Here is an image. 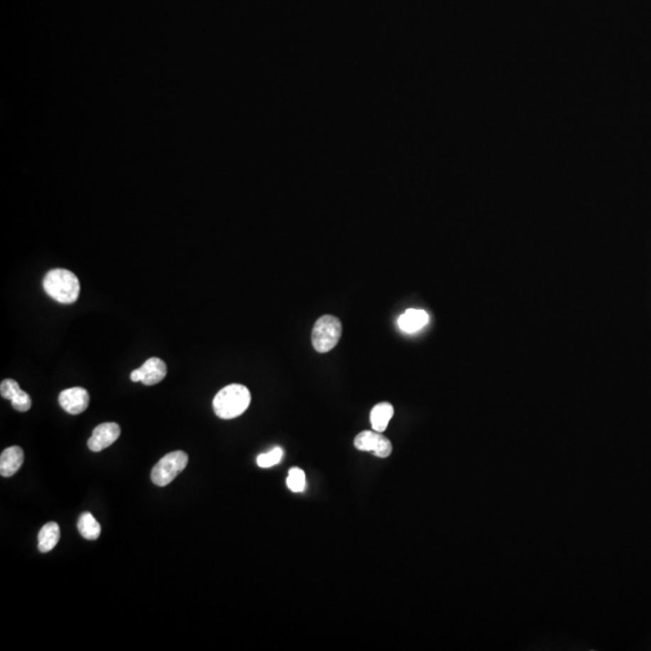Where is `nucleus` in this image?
Segmentation results:
<instances>
[{
    "label": "nucleus",
    "instance_id": "17",
    "mask_svg": "<svg viewBox=\"0 0 651 651\" xmlns=\"http://www.w3.org/2000/svg\"><path fill=\"white\" fill-rule=\"evenodd\" d=\"M21 391L20 385L12 379H5L0 385V393L5 400H12V398Z\"/></svg>",
    "mask_w": 651,
    "mask_h": 651
},
{
    "label": "nucleus",
    "instance_id": "6",
    "mask_svg": "<svg viewBox=\"0 0 651 651\" xmlns=\"http://www.w3.org/2000/svg\"><path fill=\"white\" fill-rule=\"evenodd\" d=\"M120 436L121 427L115 422L98 425L88 439V449L93 452H102L115 443Z\"/></svg>",
    "mask_w": 651,
    "mask_h": 651
},
{
    "label": "nucleus",
    "instance_id": "15",
    "mask_svg": "<svg viewBox=\"0 0 651 651\" xmlns=\"http://www.w3.org/2000/svg\"><path fill=\"white\" fill-rule=\"evenodd\" d=\"M284 457V450L276 447V448L273 449L269 452H266V454H261L258 457H257V464L258 467L261 468H270L273 466H276V464H280V461Z\"/></svg>",
    "mask_w": 651,
    "mask_h": 651
},
{
    "label": "nucleus",
    "instance_id": "5",
    "mask_svg": "<svg viewBox=\"0 0 651 651\" xmlns=\"http://www.w3.org/2000/svg\"><path fill=\"white\" fill-rule=\"evenodd\" d=\"M356 449L361 452H373L381 459L388 457L392 454V444L386 437L380 432L363 431L355 438Z\"/></svg>",
    "mask_w": 651,
    "mask_h": 651
},
{
    "label": "nucleus",
    "instance_id": "11",
    "mask_svg": "<svg viewBox=\"0 0 651 651\" xmlns=\"http://www.w3.org/2000/svg\"><path fill=\"white\" fill-rule=\"evenodd\" d=\"M60 530L58 523H48L45 526H43L40 532H39V535H38V547H39V552H48L53 550V547H56L57 543L60 542Z\"/></svg>",
    "mask_w": 651,
    "mask_h": 651
},
{
    "label": "nucleus",
    "instance_id": "16",
    "mask_svg": "<svg viewBox=\"0 0 651 651\" xmlns=\"http://www.w3.org/2000/svg\"><path fill=\"white\" fill-rule=\"evenodd\" d=\"M11 404L12 407H13L15 410H17V412H28L29 409L32 407V398L29 397L27 392L21 390V391L12 398Z\"/></svg>",
    "mask_w": 651,
    "mask_h": 651
},
{
    "label": "nucleus",
    "instance_id": "2",
    "mask_svg": "<svg viewBox=\"0 0 651 651\" xmlns=\"http://www.w3.org/2000/svg\"><path fill=\"white\" fill-rule=\"evenodd\" d=\"M43 286L48 296L58 303H75L80 295V281L67 269H53L45 275Z\"/></svg>",
    "mask_w": 651,
    "mask_h": 651
},
{
    "label": "nucleus",
    "instance_id": "4",
    "mask_svg": "<svg viewBox=\"0 0 651 651\" xmlns=\"http://www.w3.org/2000/svg\"><path fill=\"white\" fill-rule=\"evenodd\" d=\"M188 464V456L184 452H169L157 462L151 471L152 483L157 486H167L184 471Z\"/></svg>",
    "mask_w": 651,
    "mask_h": 651
},
{
    "label": "nucleus",
    "instance_id": "14",
    "mask_svg": "<svg viewBox=\"0 0 651 651\" xmlns=\"http://www.w3.org/2000/svg\"><path fill=\"white\" fill-rule=\"evenodd\" d=\"M286 483H288V488L291 490L292 492H303L307 488V476H305V473H304L300 468H291L290 471H288V480H286Z\"/></svg>",
    "mask_w": 651,
    "mask_h": 651
},
{
    "label": "nucleus",
    "instance_id": "1",
    "mask_svg": "<svg viewBox=\"0 0 651 651\" xmlns=\"http://www.w3.org/2000/svg\"><path fill=\"white\" fill-rule=\"evenodd\" d=\"M251 403V393L244 385L232 384L222 388L214 398L212 407L220 419H236L246 412Z\"/></svg>",
    "mask_w": 651,
    "mask_h": 651
},
{
    "label": "nucleus",
    "instance_id": "3",
    "mask_svg": "<svg viewBox=\"0 0 651 651\" xmlns=\"http://www.w3.org/2000/svg\"><path fill=\"white\" fill-rule=\"evenodd\" d=\"M343 333V326L336 316H321L312 328V346L320 354L331 351L337 346Z\"/></svg>",
    "mask_w": 651,
    "mask_h": 651
},
{
    "label": "nucleus",
    "instance_id": "12",
    "mask_svg": "<svg viewBox=\"0 0 651 651\" xmlns=\"http://www.w3.org/2000/svg\"><path fill=\"white\" fill-rule=\"evenodd\" d=\"M393 414H395V409L392 407V404L386 403V402L376 404L371 412V424H372L373 430L383 433L388 428V422L392 419Z\"/></svg>",
    "mask_w": 651,
    "mask_h": 651
},
{
    "label": "nucleus",
    "instance_id": "8",
    "mask_svg": "<svg viewBox=\"0 0 651 651\" xmlns=\"http://www.w3.org/2000/svg\"><path fill=\"white\" fill-rule=\"evenodd\" d=\"M140 373V383L152 386L158 384L167 376V364L158 357H151L141 367L138 368Z\"/></svg>",
    "mask_w": 651,
    "mask_h": 651
},
{
    "label": "nucleus",
    "instance_id": "9",
    "mask_svg": "<svg viewBox=\"0 0 651 651\" xmlns=\"http://www.w3.org/2000/svg\"><path fill=\"white\" fill-rule=\"evenodd\" d=\"M24 461V452L20 447H10L5 449L0 456V474L9 478L15 476L22 467Z\"/></svg>",
    "mask_w": 651,
    "mask_h": 651
},
{
    "label": "nucleus",
    "instance_id": "13",
    "mask_svg": "<svg viewBox=\"0 0 651 651\" xmlns=\"http://www.w3.org/2000/svg\"><path fill=\"white\" fill-rule=\"evenodd\" d=\"M77 530L84 540H96L97 538H99L100 532H102L99 523L91 513H84L80 516V519L77 521Z\"/></svg>",
    "mask_w": 651,
    "mask_h": 651
},
{
    "label": "nucleus",
    "instance_id": "10",
    "mask_svg": "<svg viewBox=\"0 0 651 651\" xmlns=\"http://www.w3.org/2000/svg\"><path fill=\"white\" fill-rule=\"evenodd\" d=\"M427 312L419 309H407L398 319V326L405 333H415L428 324Z\"/></svg>",
    "mask_w": 651,
    "mask_h": 651
},
{
    "label": "nucleus",
    "instance_id": "18",
    "mask_svg": "<svg viewBox=\"0 0 651 651\" xmlns=\"http://www.w3.org/2000/svg\"><path fill=\"white\" fill-rule=\"evenodd\" d=\"M131 380H132V381H134V383H139L140 373H139V371H138V369H136V371H133V372L131 373Z\"/></svg>",
    "mask_w": 651,
    "mask_h": 651
},
{
    "label": "nucleus",
    "instance_id": "7",
    "mask_svg": "<svg viewBox=\"0 0 651 651\" xmlns=\"http://www.w3.org/2000/svg\"><path fill=\"white\" fill-rule=\"evenodd\" d=\"M58 400L60 407H63L65 412L72 415H79L87 409L89 395L82 388H67L65 391L60 392Z\"/></svg>",
    "mask_w": 651,
    "mask_h": 651
}]
</instances>
